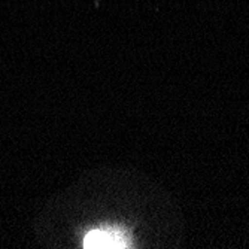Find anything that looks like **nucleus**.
I'll use <instances>...</instances> for the list:
<instances>
[{"mask_svg":"<svg viewBox=\"0 0 249 249\" xmlns=\"http://www.w3.org/2000/svg\"><path fill=\"white\" fill-rule=\"evenodd\" d=\"M87 249H125L131 245V237L120 227H100L88 231L82 240Z\"/></svg>","mask_w":249,"mask_h":249,"instance_id":"nucleus-1","label":"nucleus"}]
</instances>
